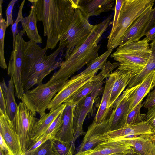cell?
<instances>
[{
    "label": "cell",
    "mask_w": 155,
    "mask_h": 155,
    "mask_svg": "<svg viewBox=\"0 0 155 155\" xmlns=\"http://www.w3.org/2000/svg\"><path fill=\"white\" fill-rule=\"evenodd\" d=\"M120 63L110 61L107 62L97 75H95L92 80L81 87L71 96L65 101L66 102L76 105L81 100L93 92L102 87L104 80L108 77L111 72L120 65Z\"/></svg>",
    "instance_id": "cell-11"
},
{
    "label": "cell",
    "mask_w": 155,
    "mask_h": 155,
    "mask_svg": "<svg viewBox=\"0 0 155 155\" xmlns=\"http://www.w3.org/2000/svg\"><path fill=\"white\" fill-rule=\"evenodd\" d=\"M125 153H117L114 154L110 155H125ZM75 155H80L76 153Z\"/></svg>",
    "instance_id": "cell-46"
},
{
    "label": "cell",
    "mask_w": 155,
    "mask_h": 155,
    "mask_svg": "<svg viewBox=\"0 0 155 155\" xmlns=\"http://www.w3.org/2000/svg\"><path fill=\"white\" fill-rule=\"evenodd\" d=\"M110 131L108 118L99 124L93 120L88 127L78 152L92 149L99 143L110 139L112 138L109 134Z\"/></svg>",
    "instance_id": "cell-13"
},
{
    "label": "cell",
    "mask_w": 155,
    "mask_h": 155,
    "mask_svg": "<svg viewBox=\"0 0 155 155\" xmlns=\"http://www.w3.org/2000/svg\"><path fill=\"white\" fill-rule=\"evenodd\" d=\"M23 30L16 35L9 61L7 74L11 76L15 86V94L21 100L24 93L22 78V68L26 41L23 38Z\"/></svg>",
    "instance_id": "cell-9"
},
{
    "label": "cell",
    "mask_w": 155,
    "mask_h": 155,
    "mask_svg": "<svg viewBox=\"0 0 155 155\" xmlns=\"http://www.w3.org/2000/svg\"><path fill=\"white\" fill-rule=\"evenodd\" d=\"M114 81L112 87L109 107L111 109L116 100L121 95L130 79L133 77L131 72L117 68L113 72Z\"/></svg>",
    "instance_id": "cell-24"
},
{
    "label": "cell",
    "mask_w": 155,
    "mask_h": 155,
    "mask_svg": "<svg viewBox=\"0 0 155 155\" xmlns=\"http://www.w3.org/2000/svg\"></svg>",
    "instance_id": "cell-48"
},
{
    "label": "cell",
    "mask_w": 155,
    "mask_h": 155,
    "mask_svg": "<svg viewBox=\"0 0 155 155\" xmlns=\"http://www.w3.org/2000/svg\"><path fill=\"white\" fill-rule=\"evenodd\" d=\"M0 134L13 155H24L18 136L7 115L0 114Z\"/></svg>",
    "instance_id": "cell-18"
},
{
    "label": "cell",
    "mask_w": 155,
    "mask_h": 155,
    "mask_svg": "<svg viewBox=\"0 0 155 155\" xmlns=\"http://www.w3.org/2000/svg\"><path fill=\"white\" fill-rule=\"evenodd\" d=\"M52 150L55 155H73L75 150L74 143L51 139Z\"/></svg>",
    "instance_id": "cell-30"
},
{
    "label": "cell",
    "mask_w": 155,
    "mask_h": 155,
    "mask_svg": "<svg viewBox=\"0 0 155 155\" xmlns=\"http://www.w3.org/2000/svg\"><path fill=\"white\" fill-rule=\"evenodd\" d=\"M132 149L129 138L118 137L100 143L92 149L77 153L80 155H110L127 153Z\"/></svg>",
    "instance_id": "cell-14"
},
{
    "label": "cell",
    "mask_w": 155,
    "mask_h": 155,
    "mask_svg": "<svg viewBox=\"0 0 155 155\" xmlns=\"http://www.w3.org/2000/svg\"><path fill=\"white\" fill-rule=\"evenodd\" d=\"M66 81L64 80L48 81L45 84L38 85L35 88L24 93L22 101L35 116L37 113L41 117L45 113V111L51 101Z\"/></svg>",
    "instance_id": "cell-6"
},
{
    "label": "cell",
    "mask_w": 155,
    "mask_h": 155,
    "mask_svg": "<svg viewBox=\"0 0 155 155\" xmlns=\"http://www.w3.org/2000/svg\"><path fill=\"white\" fill-rule=\"evenodd\" d=\"M23 102L18 105L15 116L12 121L18 135L24 155L32 143L33 133L39 120Z\"/></svg>",
    "instance_id": "cell-8"
},
{
    "label": "cell",
    "mask_w": 155,
    "mask_h": 155,
    "mask_svg": "<svg viewBox=\"0 0 155 155\" xmlns=\"http://www.w3.org/2000/svg\"><path fill=\"white\" fill-rule=\"evenodd\" d=\"M99 70H97L87 74L74 75L67 80L62 88L51 101L47 109L52 111L71 96L81 87L92 80Z\"/></svg>",
    "instance_id": "cell-10"
},
{
    "label": "cell",
    "mask_w": 155,
    "mask_h": 155,
    "mask_svg": "<svg viewBox=\"0 0 155 155\" xmlns=\"http://www.w3.org/2000/svg\"><path fill=\"white\" fill-rule=\"evenodd\" d=\"M150 45L152 53L146 65L140 73L130 79L128 88L132 87L138 84L151 72L155 70V38L152 40Z\"/></svg>",
    "instance_id": "cell-28"
},
{
    "label": "cell",
    "mask_w": 155,
    "mask_h": 155,
    "mask_svg": "<svg viewBox=\"0 0 155 155\" xmlns=\"http://www.w3.org/2000/svg\"><path fill=\"white\" fill-rule=\"evenodd\" d=\"M0 155H5L4 151L1 149L0 150Z\"/></svg>",
    "instance_id": "cell-47"
},
{
    "label": "cell",
    "mask_w": 155,
    "mask_h": 155,
    "mask_svg": "<svg viewBox=\"0 0 155 155\" xmlns=\"http://www.w3.org/2000/svg\"><path fill=\"white\" fill-rule=\"evenodd\" d=\"M130 102L127 89L115 102L108 118L111 131L118 130L127 126L126 119L128 114Z\"/></svg>",
    "instance_id": "cell-16"
},
{
    "label": "cell",
    "mask_w": 155,
    "mask_h": 155,
    "mask_svg": "<svg viewBox=\"0 0 155 155\" xmlns=\"http://www.w3.org/2000/svg\"><path fill=\"white\" fill-rule=\"evenodd\" d=\"M3 2V0H0V66L2 68L5 69L7 66L5 59L4 46L5 33L7 26L6 21L2 16Z\"/></svg>",
    "instance_id": "cell-29"
},
{
    "label": "cell",
    "mask_w": 155,
    "mask_h": 155,
    "mask_svg": "<svg viewBox=\"0 0 155 155\" xmlns=\"http://www.w3.org/2000/svg\"><path fill=\"white\" fill-rule=\"evenodd\" d=\"M154 133L146 120L128 125L122 129L110 131L109 133L111 138L118 137H130L142 134Z\"/></svg>",
    "instance_id": "cell-23"
},
{
    "label": "cell",
    "mask_w": 155,
    "mask_h": 155,
    "mask_svg": "<svg viewBox=\"0 0 155 155\" xmlns=\"http://www.w3.org/2000/svg\"><path fill=\"white\" fill-rule=\"evenodd\" d=\"M142 106V102H140L128 114L126 119L127 126L146 120V114L140 113Z\"/></svg>",
    "instance_id": "cell-32"
},
{
    "label": "cell",
    "mask_w": 155,
    "mask_h": 155,
    "mask_svg": "<svg viewBox=\"0 0 155 155\" xmlns=\"http://www.w3.org/2000/svg\"><path fill=\"white\" fill-rule=\"evenodd\" d=\"M17 0H12L10 1L8 5L6 10V22L7 27L10 25H12L14 24L12 16V12L14 6Z\"/></svg>",
    "instance_id": "cell-39"
},
{
    "label": "cell",
    "mask_w": 155,
    "mask_h": 155,
    "mask_svg": "<svg viewBox=\"0 0 155 155\" xmlns=\"http://www.w3.org/2000/svg\"><path fill=\"white\" fill-rule=\"evenodd\" d=\"M155 105V87L154 89L148 94L145 100L142 103V106L146 108H149Z\"/></svg>",
    "instance_id": "cell-40"
},
{
    "label": "cell",
    "mask_w": 155,
    "mask_h": 155,
    "mask_svg": "<svg viewBox=\"0 0 155 155\" xmlns=\"http://www.w3.org/2000/svg\"><path fill=\"white\" fill-rule=\"evenodd\" d=\"M64 49L59 46L53 52L47 55L46 47L42 48L30 40L26 41L22 73L24 92L34 85L42 84L47 76L60 67L62 62L57 58Z\"/></svg>",
    "instance_id": "cell-2"
},
{
    "label": "cell",
    "mask_w": 155,
    "mask_h": 155,
    "mask_svg": "<svg viewBox=\"0 0 155 155\" xmlns=\"http://www.w3.org/2000/svg\"><path fill=\"white\" fill-rule=\"evenodd\" d=\"M34 6L38 21H41L46 47L55 48L68 30L78 8V0H29Z\"/></svg>",
    "instance_id": "cell-1"
},
{
    "label": "cell",
    "mask_w": 155,
    "mask_h": 155,
    "mask_svg": "<svg viewBox=\"0 0 155 155\" xmlns=\"http://www.w3.org/2000/svg\"><path fill=\"white\" fill-rule=\"evenodd\" d=\"M29 155H55L52 150L51 139L48 140Z\"/></svg>",
    "instance_id": "cell-34"
},
{
    "label": "cell",
    "mask_w": 155,
    "mask_h": 155,
    "mask_svg": "<svg viewBox=\"0 0 155 155\" xmlns=\"http://www.w3.org/2000/svg\"><path fill=\"white\" fill-rule=\"evenodd\" d=\"M25 2V0H24L21 2L19 6L17 18L14 23L13 24L12 26L11 30L13 38V45L14 44L15 38L16 35L18 24L19 22H21L24 18L22 15V10Z\"/></svg>",
    "instance_id": "cell-35"
},
{
    "label": "cell",
    "mask_w": 155,
    "mask_h": 155,
    "mask_svg": "<svg viewBox=\"0 0 155 155\" xmlns=\"http://www.w3.org/2000/svg\"><path fill=\"white\" fill-rule=\"evenodd\" d=\"M112 51L107 50L104 53L89 63L87 64V67L83 71L78 74H86L95 70L101 69L104 65L107 62V60Z\"/></svg>",
    "instance_id": "cell-31"
},
{
    "label": "cell",
    "mask_w": 155,
    "mask_h": 155,
    "mask_svg": "<svg viewBox=\"0 0 155 155\" xmlns=\"http://www.w3.org/2000/svg\"><path fill=\"white\" fill-rule=\"evenodd\" d=\"M114 0H78V8L87 19L113 9Z\"/></svg>",
    "instance_id": "cell-19"
},
{
    "label": "cell",
    "mask_w": 155,
    "mask_h": 155,
    "mask_svg": "<svg viewBox=\"0 0 155 155\" xmlns=\"http://www.w3.org/2000/svg\"><path fill=\"white\" fill-rule=\"evenodd\" d=\"M146 114V121L155 132V105L148 109Z\"/></svg>",
    "instance_id": "cell-38"
},
{
    "label": "cell",
    "mask_w": 155,
    "mask_h": 155,
    "mask_svg": "<svg viewBox=\"0 0 155 155\" xmlns=\"http://www.w3.org/2000/svg\"><path fill=\"white\" fill-rule=\"evenodd\" d=\"M125 155H140L139 153L135 151L132 148V150Z\"/></svg>",
    "instance_id": "cell-45"
},
{
    "label": "cell",
    "mask_w": 155,
    "mask_h": 155,
    "mask_svg": "<svg viewBox=\"0 0 155 155\" xmlns=\"http://www.w3.org/2000/svg\"><path fill=\"white\" fill-rule=\"evenodd\" d=\"M0 88L5 96L7 115L12 121L15 116L18 107L15 98V88L12 79L11 78L7 86L3 79L1 82Z\"/></svg>",
    "instance_id": "cell-27"
},
{
    "label": "cell",
    "mask_w": 155,
    "mask_h": 155,
    "mask_svg": "<svg viewBox=\"0 0 155 155\" xmlns=\"http://www.w3.org/2000/svg\"><path fill=\"white\" fill-rule=\"evenodd\" d=\"M146 38L150 41L155 38V24L146 33Z\"/></svg>",
    "instance_id": "cell-43"
},
{
    "label": "cell",
    "mask_w": 155,
    "mask_h": 155,
    "mask_svg": "<svg viewBox=\"0 0 155 155\" xmlns=\"http://www.w3.org/2000/svg\"><path fill=\"white\" fill-rule=\"evenodd\" d=\"M112 18L109 16L95 25L89 36L80 47L74 50L61 62L59 70L49 81L59 80L67 81L74 73L99 57L101 45L98 44L103 34L106 31Z\"/></svg>",
    "instance_id": "cell-3"
},
{
    "label": "cell",
    "mask_w": 155,
    "mask_h": 155,
    "mask_svg": "<svg viewBox=\"0 0 155 155\" xmlns=\"http://www.w3.org/2000/svg\"><path fill=\"white\" fill-rule=\"evenodd\" d=\"M114 81V75L113 72L106 81L101 102L94 120L97 124L100 123L108 118L107 117L110 109L109 107V105Z\"/></svg>",
    "instance_id": "cell-22"
},
{
    "label": "cell",
    "mask_w": 155,
    "mask_h": 155,
    "mask_svg": "<svg viewBox=\"0 0 155 155\" xmlns=\"http://www.w3.org/2000/svg\"><path fill=\"white\" fill-rule=\"evenodd\" d=\"M153 12L151 7L138 17L128 28L122 38L119 47H121L140 40L145 35L147 28Z\"/></svg>",
    "instance_id": "cell-15"
},
{
    "label": "cell",
    "mask_w": 155,
    "mask_h": 155,
    "mask_svg": "<svg viewBox=\"0 0 155 155\" xmlns=\"http://www.w3.org/2000/svg\"><path fill=\"white\" fill-rule=\"evenodd\" d=\"M66 106L63 111L62 127L54 139L62 141L72 143L74 136L73 119L76 106L65 102Z\"/></svg>",
    "instance_id": "cell-20"
},
{
    "label": "cell",
    "mask_w": 155,
    "mask_h": 155,
    "mask_svg": "<svg viewBox=\"0 0 155 155\" xmlns=\"http://www.w3.org/2000/svg\"><path fill=\"white\" fill-rule=\"evenodd\" d=\"M0 94V114L7 115L5 96L3 91L1 88Z\"/></svg>",
    "instance_id": "cell-41"
},
{
    "label": "cell",
    "mask_w": 155,
    "mask_h": 155,
    "mask_svg": "<svg viewBox=\"0 0 155 155\" xmlns=\"http://www.w3.org/2000/svg\"><path fill=\"white\" fill-rule=\"evenodd\" d=\"M154 0H124L116 26L108 38L107 50L119 46L124 33L133 23L142 14L153 7Z\"/></svg>",
    "instance_id": "cell-5"
},
{
    "label": "cell",
    "mask_w": 155,
    "mask_h": 155,
    "mask_svg": "<svg viewBox=\"0 0 155 155\" xmlns=\"http://www.w3.org/2000/svg\"><path fill=\"white\" fill-rule=\"evenodd\" d=\"M133 150L140 155H155V133L129 137Z\"/></svg>",
    "instance_id": "cell-21"
},
{
    "label": "cell",
    "mask_w": 155,
    "mask_h": 155,
    "mask_svg": "<svg viewBox=\"0 0 155 155\" xmlns=\"http://www.w3.org/2000/svg\"><path fill=\"white\" fill-rule=\"evenodd\" d=\"M49 139H52L50 135L45 136L39 140L32 143L26 150L25 155H29L37 148Z\"/></svg>",
    "instance_id": "cell-36"
},
{
    "label": "cell",
    "mask_w": 155,
    "mask_h": 155,
    "mask_svg": "<svg viewBox=\"0 0 155 155\" xmlns=\"http://www.w3.org/2000/svg\"><path fill=\"white\" fill-rule=\"evenodd\" d=\"M64 111L58 115L46 130L40 139L48 135H50L52 139H54L55 135L60 130L62 127L63 122Z\"/></svg>",
    "instance_id": "cell-33"
},
{
    "label": "cell",
    "mask_w": 155,
    "mask_h": 155,
    "mask_svg": "<svg viewBox=\"0 0 155 155\" xmlns=\"http://www.w3.org/2000/svg\"><path fill=\"white\" fill-rule=\"evenodd\" d=\"M0 149L4 151L5 155H13L11 151L0 134Z\"/></svg>",
    "instance_id": "cell-42"
},
{
    "label": "cell",
    "mask_w": 155,
    "mask_h": 155,
    "mask_svg": "<svg viewBox=\"0 0 155 155\" xmlns=\"http://www.w3.org/2000/svg\"><path fill=\"white\" fill-rule=\"evenodd\" d=\"M95 27L79 9H76L69 28L59 41V46L66 49L65 57L85 41Z\"/></svg>",
    "instance_id": "cell-7"
},
{
    "label": "cell",
    "mask_w": 155,
    "mask_h": 155,
    "mask_svg": "<svg viewBox=\"0 0 155 155\" xmlns=\"http://www.w3.org/2000/svg\"><path fill=\"white\" fill-rule=\"evenodd\" d=\"M124 0L115 1V13L113 21L112 26L110 33H112L115 29L117 22L120 12Z\"/></svg>",
    "instance_id": "cell-37"
},
{
    "label": "cell",
    "mask_w": 155,
    "mask_h": 155,
    "mask_svg": "<svg viewBox=\"0 0 155 155\" xmlns=\"http://www.w3.org/2000/svg\"><path fill=\"white\" fill-rule=\"evenodd\" d=\"M155 87V70L149 74L140 82L135 86L127 88L130 102L128 114Z\"/></svg>",
    "instance_id": "cell-17"
},
{
    "label": "cell",
    "mask_w": 155,
    "mask_h": 155,
    "mask_svg": "<svg viewBox=\"0 0 155 155\" xmlns=\"http://www.w3.org/2000/svg\"><path fill=\"white\" fill-rule=\"evenodd\" d=\"M149 42L145 37L141 40L118 47L110 57L120 63L118 69L131 72L133 77L141 71L150 57L152 51Z\"/></svg>",
    "instance_id": "cell-4"
},
{
    "label": "cell",
    "mask_w": 155,
    "mask_h": 155,
    "mask_svg": "<svg viewBox=\"0 0 155 155\" xmlns=\"http://www.w3.org/2000/svg\"><path fill=\"white\" fill-rule=\"evenodd\" d=\"M102 88L101 87L95 90L76 104L74 112L73 142L74 143L78 137L84 133L83 129L84 121L88 113L92 115L94 114L93 104L95 99L101 92Z\"/></svg>",
    "instance_id": "cell-12"
},
{
    "label": "cell",
    "mask_w": 155,
    "mask_h": 155,
    "mask_svg": "<svg viewBox=\"0 0 155 155\" xmlns=\"http://www.w3.org/2000/svg\"><path fill=\"white\" fill-rule=\"evenodd\" d=\"M155 24V6L153 8V12L152 15V18L151 19L150 23L148 25L146 31V32L151 28L153 25Z\"/></svg>",
    "instance_id": "cell-44"
},
{
    "label": "cell",
    "mask_w": 155,
    "mask_h": 155,
    "mask_svg": "<svg viewBox=\"0 0 155 155\" xmlns=\"http://www.w3.org/2000/svg\"><path fill=\"white\" fill-rule=\"evenodd\" d=\"M66 103H63L54 110L45 113L40 117L36 124L32 137V143L39 140L42 135L58 115L64 110L66 106Z\"/></svg>",
    "instance_id": "cell-25"
},
{
    "label": "cell",
    "mask_w": 155,
    "mask_h": 155,
    "mask_svg": "<svg viewBox=\"0 0 155 155\" xmlns=\"http://www.w3.org/2000/svg\"><path fill=\"white\" fill-rule=\"evenodd\" d=\"M29 15L24 18L21 22L23 30L26 32L30 40L37 44L41 43L42 40L38 30L37 19L35 8L32 5Z\"/></svg>",
    "instance_id": "cell-26"
}]
</instances>
